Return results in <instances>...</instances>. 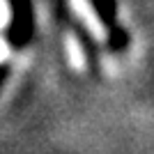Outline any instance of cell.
Segmentation results:
<instances>
[{
	"instance_id": "obj_3",
	"label": "cell",
	"mask_w": 154,
	"mask_h": 154,
	"mask_svg": "<svg viewBox=\"0 0 154 154\" xmlns=\"http://www.w3.org/2000/svg\"><path fill=\"white\" fill-rule=\"evenodd\" d=\"M9 19V5H7V0H0V28L7 23Z\"/></svg>"
},
{
	"instance_id": "obj_2",
	"label": "cell",
	"mask_w": 154,
	"mask_h": 154,
	"mask_svg": "<svg viewBox=\"0 0 154 154\" xmlns=\"http://www.w3.org/2000/svg\"><path fill=\"white\" fill-rule=\"evenodd\" d=\"M67 60L71 62L74 69H85V51L81 48V44L74 35L67 37Z\"/></svg>"
},
{
	"instance_id": "obj_1",
	"label": "cell",
	"mask_w": 154,
	"mask_h": 154,
	"mask_svg": "<svg viewBox=\"0 0 154 154\" xmlns=\"http://www.w3.org/2000/svg\"><path fill=\"white\" fill-rule=\"evenodd\" d=\"M69 5H71V9H74V14L83 21V26L88 28V32H90L97 42H106V39H108V30L103 28L101 19L97 16V12H94V7H92L90 0H69Z\"/></svg>"
},
{
	"instance_id": "obj_4",
	"label": "cell",
	"mask_w": 154,
	"mask_h": 154,
	"mask_svg": "<svg viewBox=\"0 0 154 154\" xmlns=\"http://www.w3.org/2000/svg\"><path fill=\"white\" fill-rule=\"evenodd\" d=\"M5 55H7V46H5V44H2V42H0V60L5 58Z\"/></svg>"
}]
</instances>
